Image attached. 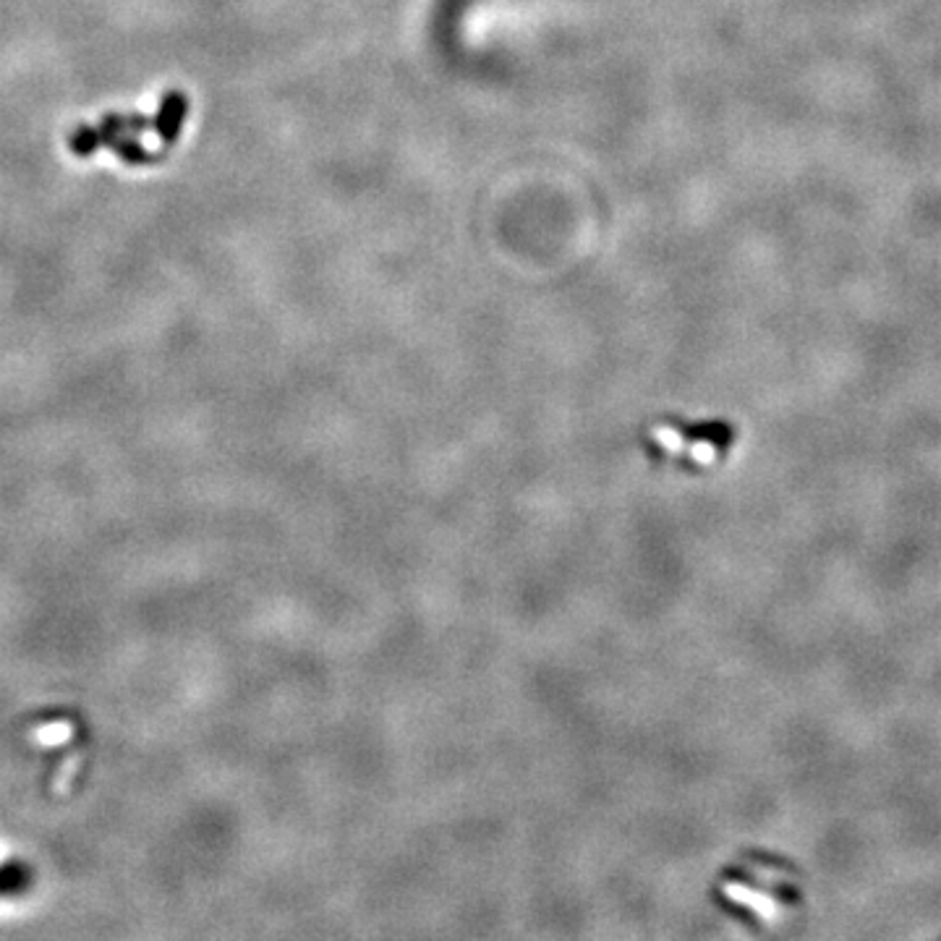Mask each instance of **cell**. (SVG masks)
Segmentation results:
<instances>
[{
  "mask_svg": "<svg viewBox=\"0 0 941 941\" xmlns=\"http://www.w3.org/2000/svg\"><path fill=\"white\" fill-rule=\"evenodd\" d=\"M711 897L740 926L772 934L793 926L806 908L803 874L782 855L748 850L719 874Z\"/></svg>",
  "mask_w": 941,
  "mask_h": 941,
  "instance_id": "cell-1",
  "label": "cell"
},
{
  "mask_svg": "<svg viewBox=\"0 0 941 941\" xmlns=\"http://www.w3.org/2000/svg\"><path fill=\"white\" fill-rule=\"evenodd\" d=\"M641 445L654 466L706 476L730 461L738 445V427L730 421H659L646 429Z\"/></svg>",
  "mask_w": 941,
  "mask_h": 941,
  "instance_id": "cell-2",
  "label": "cell"
}]
</instances>
